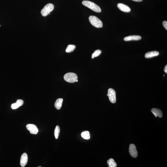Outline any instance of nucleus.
I'll use <instances>...</instances> for the list:
<instances>
[{
  "label": "nucleus",
  "instance_id": "f257e3e1",
  "mask_svg": "<svg viewBox=\"0 0 167 167\" xmlns=\"http://www.w3.org/2000/svg\"><path fill=\"white\" fill-rule=\"evenodd\" d=\"M82 4L85 6L95 12L97 13H100L101 12V9L100 8L93 2L89 1L84 0L83 1Z\"/></svg>",
  "mask_w": 167,
  "mask_h": 167
},
{
  "label": "nucleus",
  "instance_id": "f03ea898",
  "mask_svg": "<svg viewBox=\"0 0 167 167\" xmlns=\"http://www.w3.org/2000/svg\"><path fill=\"white\" fill-rule=\"evenodd\" d=\"M89 20L90 23L93 26L97 28L103 27V24L102 21L96 16H89Z\"/></svg>",
  "mask_w": 167,
  "mask_h": 167
},
{
  "label": "nucleus",
  "instance_id": "7ed1b4c3",
  "mask_svg": "<svg viewBox=\"0 0 167 167\" xmlns=\"http://www.w3.org/2000/svg\"><path fill=\"white\" fill-rule=\"evenodd\" d=\"M54 6L53 4L49 3L46 5L41 11V15L43 16H46L50 14V12L54 9Z\"/></svg>",
  "mask_w": 167,
  "mask_h": 167
},
{
  "label": "nucleus",
  "instance_id": "20e7f679",
  "mask_svg": "<svg viewBox=\"0 0 167 167\" xmlns=\"http://www.w3.org/2000/svg\"><path fill=\"white\" fill-rule=\"evenodd\" d=\"M64 79L67 82L73 83L75 82L78 79V77L76 74L72 72L66 73L64 76Z\"/></svg>",
  "mask_w": 167,
  "mask_h": 167
},
{
  "label": "nucleus",
  "instance_id": "39448f33",
  "mask_svg": "<svg viewBox=\"0 0 167 167\" xmlns=\"http://www.w3.org/2000/svg\"><path fill=\"white\" fill-rule=\"evenodd\" d=\"M108 94L110 101L113 103H116V93L115 90L113 88H109L108 90Z\"/></svg>",
  "mask_w": 167,
  "mask_h": 167
},
{
  "label": "nucleus",
  "instance_id": "423d86ee",
  "mask_svg": "<svg viewBox=\"0 0 167 167\" xmlns=\"http://www.w3.org/2000/svg\"><path fill=\"white\" fill-rule=\"evenodd\" d=\"M27 129L30 131V133L32 134H37L39 132L38 128L34 124H28L26 126Z\"/></svg>",
  "mask_w": 167,
  "mask_h": 167
},
{
  "label": "nucleus",
  "instance_id": "0eeeda50",
  "mask_svg": "<svg viewBox=\"0 0 167 167\" xmlns=\"http://www.w3.org/2000/svg\"><path fill=\"white\" fill-rule=\"evenodd\" d=\"M129 151L131 156L133 158H136L138 155V153L137 151L136 147L133 144H130Z\"/></svg>",
  "mask_w": 167,
  "mask_h": 167
},
{
  "label": "nucleus",
  "instance_id": "6e6552de",
  "mask_svg": "<svg viewBox=\"0 0 167 167\" xmlns=\"http://www.w3.org/2000/svg\"><path fill=\"white\" fill-rule=\"evenodd\" d=\"M28 157L26 153H23L21 157L20 165L21 167H24L26 165L28 162Z\"/></svg>",
  "mask_w": 167,
  "mask_h": 167
},
{
  "label": "nucleus",
  "instance_id": "1a4fd4ad",
  "mask_svg": "<svg viewBox=\"0 0 167 167\" xmlns=\"http://www.w3.org/2000/svg\"><path fill=\"white\" fill-rule=\"evenodd\" d=\"M117 7L119 9L123 12L128 13L130 12V8L127 6L122 3H119L117 4Z\"/></svg>",
  "mask_w": 167,
  "mask_h": 167
},
{
  "label": "nucleus",
  "instance_id": "9d476101",
  "mask_svg": "<svg viewBox=\"0 0 167 167\" xmlns=\"http://www.w3.org/2000/svg\"><path fill=\"white\" fill-rule=\"evenodd\" d=\"M142 39V37L140 36L139 35H131L126 37L124 38V40L125 41H132V40H139Z\"/></svg>",
  "mask_w": 167,
  "mask_h": 167
},
{
  "label": "nucleus",
  "instance_id": "9b49d317",
  "mask_svg": "<svg viewBox=\"0 0 167 167\" xmlns=\"http://www.w3.org/2000/svg\"><path fill=\"white\" fill-rule=\"evenodd\" d=\"M151 111L153 113L156 117H159L162 118V111L159 109L153 108L151 110Z\"/></svg>",
  "mask_w": 167,
  "mask_h": 167
},
{
  "label": "nucleus",
  "instance_id": "f8f14e48",
  "mask_svg": "<svg viewBox=\"0 0 167 167\" xmlns=\"http://www.w3.org/2000/svg\"><path fill=\"white\" fill-rule=\"evenodd\" d=\"M24 101L21 99L18 100L16 102L12 104L11 106V108L13 109H16L20 106H22L23 105Z\"/></svg>",
  "mask_w": 167,
  "mask_h": 167
},
{
  "label": "nucleus",
  "instance_id": "ddd939ff",
  "mask_svg": "<svg viewBox=\"0 0 167 167\" xmlns=\"http://www.w3.org/2000/svg\"><path fill=\"white\" fill-rule=\"evenodd\" d=\"M159 53L157 51H151L145 54V57L146 58H150L156 56H159Z\"/></svg>",
  "mask_w": 167,
  "mask_h": 167
},
{
  "label": "nucleus",
  "instance_id": "4468645a",
  "mask_svg": "<svg viewBox=\"0 0 167 167\" xmlns=\"http://www.w3.org/2000/svg\"><path fill=\"white\" fill-rule=\"evenodd\" d=\"M63 102V99L62 98H58L56 100L55 104V106L57 110H59L61 108Z\"/></svg>",
  "mask_w": 167,
  "mask_h": 167
},
{
  "label": "nucleus",
  "instance_id": "2eb2a0df",
  "mask_svg": "<svg viewBox=\"0 0 167 167\" xmlns=\"http://www.w3.org/2000/svg\"><path fill=\"white\" fill-rule=\"evenodd\" d=\"M107 163L109 167H116L117 166V164L114 160L111 158L107 160Z\"/></svg>",
  "mask_w": 167,
  "mask_h": 167
},
{
  "label": "nucleus",
  "instance_id": "dca6fc26",
  "mask_svg": "<svg viewBox=\"0 0 167 167\" xmlns=\"http://www.w3.org/2000/svg\"><path fill=\"white\" fill-rule=\"evenodd\" d=\"M75 46L73 45H68V47L66 49V52L68 53L72 52L76 48Z\"/></svg>",
  "mask_w": 167,
  "mask_h": 167
},
{
  "label": "nucleus",
  "instance_id": "f3484780",
  "mask_svg": "<svg viewBox=\"0 0 167 167\" xmlns=\"http://www.w3.org/2000/svg\"><path fill=\"white\" fill-rule=\"evenodd\" d=\"M81 136L85 139L88 140L90 139V136L89 132L88 131L82 132L81 134Z\"/></svg>",
  "mask_w": 167,
  "mask_h": 167
},
{
  "label": "nucleus",
  "instance_id": "a211bd4d",
  "mask_svg": "<svg viewBox=\"0 0 167 167\" xmlns=\"http://www.w3.org/2000/svg\"><path fill=\"white\" fill-rule=\"evenodd\" d=\"M60 131V127L58 125L56 126L54 131V135L56 139H57L59 137Z\"/></svg>",
  "mask_w": 167,
  "mask_h": 167
},
{
  "label": "nucleus",
  "instance_id": "6ab92c4d",
  "mask_svg": "<svg viewBox=\"0 0 167 167\" xmlns=\"http://www.w3.org/2000/svg\"><path fill=\"white\" fill-rule=\"evenodd\" d=\"M102 51L101 50H95L93 53L92 54V59H94V58L98 56H99L100 55Z\"/></svg>",
  "mask_w": 167,
  "mask_h": 167
},
{
  "label": "nucleus",
  "instance_id": "aec40b11",
  "mask_svg": "<svg viewBox=\"0 0 167 167\" xmlns=\"http://www.w3.org/2000/svg\"><path fill=\"white\" fill-rule=\"evenodd\" d=\"M162 24H163L164 27L166 30H167V22L166 21H163L162 22Z\"/></svg>",
  "mask_w": 167,
  "mask_h": 167
},
{
  "label": "nucleus",
  "instance_id": "412c9836",
  "mask_svg": "<svg viewBox=\"0 0 167 167\" xmlns=\"http://www.w3.org/2000/svg\"><path fill=\"white\" fill-rule=\"evenodd\" d=\"M164 71L166 73H167V65L165 66L164 68Z\"/></svg>",
  "mask_w": 167,
  "mask_h": 167
},
{
  "label": "nucleus",
  "instance_id": "4be33fe9",
  "mask_svg": "<svg viewBox=\"0 0 167 167\" xmlns=\"http://www.w3.org/2000/svg\"><path fill=\"white\" fill-rule=\"evenodd\" d=\"M132 0L134 1L140 2L142 1L143 0Z\"/></svg>",
  "mask_w": 167,
  "mask_h": 167
},
{
  "label": "nucleus",
  "instance_id": "5701e85b",
  "mask_svg": "<svg viewBox=\"0 0 167 167\" xmlns=\"http://www.w3.org/2000/svg\"><path fill=\"white\" fill-rule=\"evenodd\" d=\"M76 81L78 82V80H76Z\"/></svg>",
  "mask_w": 167,
  "mask_h": 167
},
{
  "label": "nucleus",
  "instance_id": "b1692460",
  "mask_svg": "<svg viewBox=\"0 0 167 167\" xmlns=\"http://www.w3.org/2000/svg\"><path fill=\"white\" fill-rule=\"evenodd\" d=\"M107 96H108V94H107Z\"/></svg>",
  "mask_w": 167,
  "mask_h": 167
},
{
  "label": "nucleus",
  "instance_id": "393cba45",
  "mask_svg": "<svg viewBox=\"0 0 167 167\" xmlns=\"http://www.w3.org/2000/svg\"><path fill=\"white\" fill-rule=\"evenodd\" d=\"M41 167V166H40V167Z\"/></svg>",
  "mask_w": 167,
  "mask_h": 167
},
{
  "label": "nucleus",
  "instance_id": "a878e982",
  "mask_svg": "<svg viewBox=\"0 0 167 167\" xmlns=\"http://www.w3.org/2000/svg\"></svg>",
  "mask_w": 167,
  "mask_h": 167
}]
</instances>
